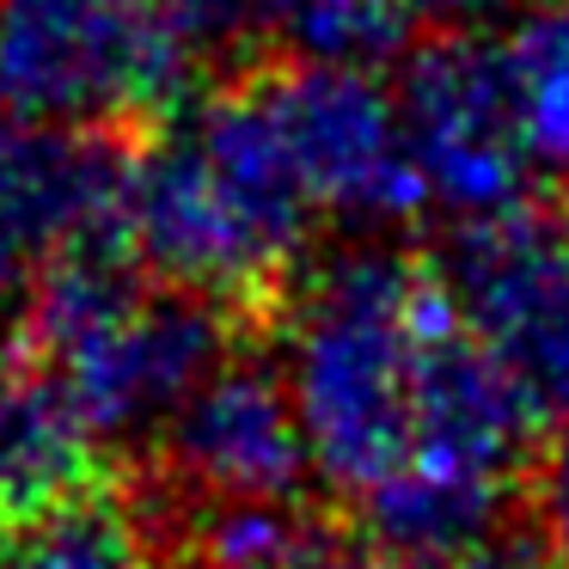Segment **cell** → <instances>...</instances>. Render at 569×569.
Returning <instances> with one entry per match:
<instances>
[{"label":"cell","mask_w":569,"mask_h":569,"mask_svg":"<svg viewBox=\"0 0 569 569\" xmlns=\"http://www.w3.org/2000/svg\"><path fill=\"white\" fill-rule=\"evenodd\" d=\"M276 368L312 471L368 520V545L410 563L490 545L539 410L466 331L441 276L392 246L337 251L300 282Z\"/></svg>","instance_id":"1"},{"label":"cell","mask_w":569,"mask_h":569,"mask_svg":"<svg viewBox=\"0 0 569 569\" xmlns=\"http://www.w3.org/2000/svg\"><path fill=\"white\" fill-rule=\"evenodd\" d=\"M295 7H300V0H295ZM295 7H288V13H295ZM282 26H288V19H282Z\"/></svg>","instance_id":"17"},{"label":"cell","mask_w":569,"mask_h":569,"mask_svg":"<svg viewBox=\"0 0 569 569\" xmlns=\"http://www.w3.org/2000/svg\"><path fill=\"white\" fill-rule=\"evenodd\" d=\"M202 56L166 0H0V117L56 136L178 117Z\"/></svg>","instance_id":"4"},{"label":"cell","mask_w":569,"mask_h":569,"mask_svg":"<svg viewBox=\"0 0 569 569\" xmlns=\"http://www.w3.org/2000/svg\"><path fill=\"white\" fill-rule=\"evenodd\" d=\"M31 349L74 417L99 435L166 429L221 368L227 319L197 295L136 282L117 246L56 263L31 295Z\"/></svg>","instance_id":"3"},{"label":"cell","mask_w":569,"mask_h":569,"mask_svg":"<svg viewBox=\"0 0 569 569\" xmlns=\"http://www.w3.org/2000/svg\"><path fill=\"white\" fill-rule=\"evenodd\" d=\"M453 569H563L545 545H515V539H490L478 551L453 557Z\"/></svg>","instance_id":"15"},{"label":"cell","mask_w":569,"mask_h":569,"mask_svg":"<svg viewBox=\"0 0 569 569\" xmlns=\"http://www.w3.org/2000/svg\"><path fill=\"white\" fill-rule=\"evenodd\" d=\"M166 466L209 508H288L307 478V435L276 361L227 356L166 422Z\"/></svg>","instance_id":"9"},{"label":"cell","mask_w":569,"mask_h":569,"mask_svg":"<svg viewBox=\"0 0 569 569\" xmlns=\"http://www.w3.org/2000/svg\"><path fill=\"white\" fill-rule=\"evenodd\" d=\"M532 508H539L545 551L569 569V417H557L539 466H532Z\"/></svg>","instance_id":"14"},{"label":"cell","mask_w":569,"mask_h":569,"mask_svg":"<svg viewBox=\"0 0 569 569\" xmlns=\"http://www.w3.org/2000/svg\"><path fill=\"white\" fill-rule=\"evenodd\" d=\"M92 483V429L38 361H0V527L43 515Z\"/></svg>","instance_id":"10"},{"label":"cell","mask_w":569,"mask_h":569,"mask_svg":"<svg viewBox=\"0 0 569 569\" xmlns=\"http://www.w3.org/2000/svg\"><path fill=\"white\" fill-rule=\"evenodd\" d=\"M123 172L99 136H56L0 117V325L13 319L56 263L123 246Z\"/></svg>","instance_id":"8"},{"label":"cell","mask_w":569,"mask_h":569,"mask_svg":"<svg viewBox=\"0 0 569 569\" xmlns=\"http://www.w3.org/2000/svg\"><path fill=\"white\" fill-rule=\"evenodd\" d=\"M319 221L263 80L190 104L123 172L117 239L160 288L209 307L282 282Z\"/></svg>","instance_id":"2"},{"label":"cell","mask_w":569,"mask_h":569,"mask_svg":"<svg viewBox=\"0 0 569 569\" xmlns=\"http://www.w3.org/2000/svg\"><path fill=\"white\" fill-rule=\"evenodd\" d=\"M392 92L429 209L453 214L459 227H483L527 209L539 160L520 123L502 43H483L478 31L429 38L405 56Z\"/></svg>","instance_id":"5"},{"label":"cell","mask_w":569,"mask_h":569,"mask_svg":"<svg viewBox=\"0 0 569 569\" xmlns=\"http://www.w3.org/2000/svg\"><path fill=\"white\" fill-rule=\"evenodd\" d=\"M263 99L282 123V141L319 214L386 227L429 209L405 148L398 92L373 68L295 62L263 80Z\"/></svg>","instance_id":"7"},{"label":"cell","mask_w":569,"mask_h":569,"mask_svg":"<svg viewBox=\"0 0 569 569\" xmlns=\"http://www.w3.org/2000/svg\"><path fill=\"white\" fill-rule=\"evenodd\" d=\"M0 569H153V557L136 508L87 483L68 502L0 527Z\"/></svg>","instance_id":"11"},{"label":"cell","mask_w":569,"mask_h":569,"mask_svg":"<svg viewBox=\"0 0 569 569\" xmlns=\"http://www.w3.org/2000/svg\"><path fill=\"white\" fill-rule=\"evenodd\" d=\"M466 331L527 392L539 417H569V209L527 202L466 227L447 263Z\"/></svg>","instance_id":"6"},{"label":"cell","mask_w":569,"mask_h":569,"mask_svg":"<svg viewBox=\"0 0 569 569\" xmlns=\"http://www.w3.org/2000/svg\"><path fill=\"white\" fill-rule=\"evenodd\" d=\"M508 7H515V0H508ZM532 7H545V0H532Z\"/></svg>","instance_id":"16"},{"label":"cell","mask_w":569,"mask_h":569,"mask_svg":"<svg viewBox=\"0 0 569 569\" xmlns=\"http://www.w3.org/2000/svg\"><path fill=\"white\" fill-rule=\"evenodd\" d=\"M515 104L539 172L569 178V0H545L515 19L502 43Z\"/></svg>","instance_id":"12"},{"label":"cell","mask_w":569,"mask_h":569,"mask_svg":"<svg viewBox=\"0 0 569 569\" xmlns=\"http://www.w3.org/2000/svg\"><path fill=\"white\" fill-rule=\"evenodd\" d=\"M361 545L331 539L295 508H209L190 539V569H356Z\"/></svg>","instance_id":"13"}]
</instances>
